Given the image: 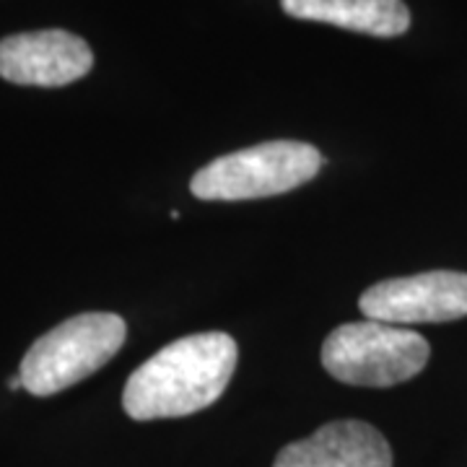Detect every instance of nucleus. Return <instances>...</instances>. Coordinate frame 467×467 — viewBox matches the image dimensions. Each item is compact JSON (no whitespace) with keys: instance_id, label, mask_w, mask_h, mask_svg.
<instances>
[{"instance_id":"1","label":"nucleus","mask_w":467,"mask_h":467,"mask_svg":"<svg viewBox=\"0 0 467 467\" xmlns=\"http://www.w3.org/2000/svg\"><path fill=\"white\" fill-rule=\"evenodd\" d=\"M236 361L239 346L232 335H184L135 368L122 392V408L133 420L192 416L226 392Z\"/></svg>"},{"instance_id":"2","label":"nucleus","mask_w":467,"mask_h":467,"mask_svg":"<svg viewBox=\"0 0 467 467\" xmlns=\"http://www.w3.org/2000/svg\"><path fill=\"white\" fill-rule=\"evenodd\" d=\"M128 325L112 312H84L60 322L26 350L18 377L34 398H50L84 382L125 346Z\"/></svg>"},{"instance_id":"3","label":"nucleus","mask_w":467,"mask_h":467,"mask_svg":"<svg viewBox=\"0 0 467 467\" xmlns=\"http://www.w3.org/2000/svg\"><path fill=\"white\" fill-rule=\"evenodd\" d=\"M325 164L322 153L301 140H267L218 156L195 171L190 192L198 201H260L312 182Z\"/></svg>"},{"instance_id":"4","label":"nucleus","mask_w":467,"mask_h":467,"mask_svg":"<svg viewBox=\"0 0 467 467\" xmlns=\"http://www.w3.org/2000/svg\"><path fill=\"white\" fill-rule=\"evenodd\" d=\"M431 356L423 335L377 319L335 327L322 343V367L343 384L395 387L418 377Z\"/></svg>"},{"instance_id":"5","label":"nucleus","mask_w":467,"mask_h":467,"mask_svg":"<svg viewBox=\"0 0 467 467\" xmlns=\"http://www.w3.org/2000/svg\"><path fill=\"white\" fill-rule=\"evenodd\" d=\"M358 309L368 319L398 327L462 319L467 317V273L429 270L379 281L361 294Z\"/></svg>"},{"instance_id":"6","label":"nucleus","mask_w":467,"mask_h":467,"mask_svg":"<svg viewBox=\"0 0 467 467\" xmlns=\"http://www.w3.org/2000/svg\"><path fill=\"white\" fill-rule=\"evenodd\" d=\"M94 67V52L66 29L24 32L0 39V78L18 86L57 88Z\"/></svg>"},{"instance_id":"7","label":"nucleus","mask_w":467,"mask_h":467,"mask_svg":"<svg viewBox=\"0 0 467 467\" xmlns=\"http://www.w3.org/2000/svg\"><path fill=\"white\" fill-rule=\"evenodd\" d=\"M273 467H392V447L367 420H333L278 451Z\"/></svg>"},{"instance_id":"8","label":"nucleus","mask_w":467,"mask_h":467,"mask_svg":"<svg viewBox=\"0 0 467 467\" xmlns=\"http://www.w3.org/2000/svg\"><path fill=\"white\" fill-rule=\"evenodd\" d=\"M288 16L333 24L371 36H400L410 29V11L402 0H281Z\"/></svg>"},{"instance_id":"9","label":"nucleus","mask_w":467,"mask_h":467,"mask_svg":"<svg viewBox=\"0 0 467 467\" xmlns=\"http://www.w3.org/2000/svg\"><path fill=\"white\" fill-rule=\"evenodd\" d=\"M8 387H11V389H24V382H21V377H11V379H8Z\"/></svg>"}]
</instances>
